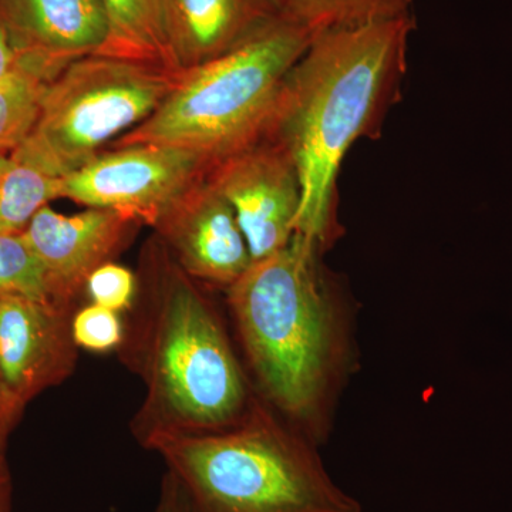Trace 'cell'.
<instances>
[{
  "instance_id": "obj_1",
  "label": "cell",
  "mask_w": 512,
  "mask_h": 512,
  "mask_svg": "<svg viewBox=\"0 0 512 512\" xmlns=\"http://www.w3.org/2000/svg\"><path fill=\"white\" fill-rule=\"evenodd\" d=\"M414 29L410 13L319 33L286 77L266 136L282 144L298 167L296 234L323 252L342 235L340 167L357 140L377 137L399 100Z\"/></svg>"
},
{
  "instance_id": "obj_2",
  "label": "cell",
  "mask_w": 512,
  "mask_h": 512,
  "mask_svg": "<svg viewBox=\"0 0 512 512\" xmlns=\"http://www.w3.org/2000/svg\"><path fill=\"white\" fill-rule=\"evenodd\" d=\"M322 254L295 234L225 291L256 394L316 446L353 365L349 309Z\"/></svg>"
},
{
  "instance_id": "obj_3",
  "label": "cell",
  "mask_w": 512,
  "mask_h": 512,
  "mask_svg": "<svg viewBox=\"0 0 512 512\" xmlns=\"http://www.w3.org/2000/svg\"><path fill=\"white\" fill-rule=\"evenodd\" d=\"M117 353L146 390L131 421L143 447L163 434L231 429L259 397L221 312L160 241L148 248Z\"/></svg>"
},
{
  "instance_id": "obj_4",
  "label": "cell",
  "mask_w": 512,
  "mask_h": 512,
  "mask_svg": "<svg viewBox=\"0 0 512 512\" xmlns=\"http://www.w3.org/2000/svg\"><path fill=\"white\" fill-rule=\"evenodd\" d=\"M144 447L163 457L192 512H362L333 483L316 444L261 397L231 429L163 434Z\"/></svg>"
},
{
  "instance_id": "obj_5",
  "label": "cell",
  "mask_w": 512,
  "mask_h": 512,
  "mask_svg": "<svg viewBox=\"0 0 512 512\" xmlns=\"http://www.w3.org/2000/svg\"><path fill=\"white\" fill-rule=\"evenodd\" d=\"M313 37L284 18L237 49L180 73L160 107L111 147L183 148L212 167L265 136L286 77Z\"/></svg>"
},
{
  "instance_id": "obj_6",
  "label": "cell",
  "mask_w": 512,
  "mask_h": 512,
  "mask_svg": "<svg viewBox=\"0 0 512 512\" xmlns=\"http://www.w3.org/2000/svg\"><path fill=\"white\" fill-rule=\"evenodd\" d=\"M180 73L157 64L90 55L47 83L35 124L12 156L62 178L144 123Z\"/></svg>"
},
{
  "instance_id": "obj_7",
  "label": "cell",
  "mask_w": 512,
  "mask_h": 512,
  "mask_svg": "<svg viewBox=\"0 0 512 512\" xmlns=\"http://www.w3.org/2000/svg\"><path fill=\"white\" fill-rule=\"evenodd\" d=\"M198 154L160 144H131L97 154L60 178V198L119 212L154 227L178 198L207 177Z\"/></svg>"
},
{
  "instance_id": "obj_8",
  "label": "cell",
  "mask_w": 512,
  "mask_h": 512,
  "mask_svg": "<svg viewBox=\"0 0 512 512\" xmlns=\"http://www.w3.org/2000/svg\"><path fill=\"white\" fill-rule=\"evenodd\" d=\"M208 183L231 205L252 262L285 248L302 204L298 167L288 150L265 136L212 165Z\"/></svg>"
},
{
  "instance_id": "obj_9",
  "label": "cell",
  "mask_w": 512,
  "mask_h": 512,
  "mask_svg": "<svg viewBox=\"0 0 512 512\" xmlns=\"http://www.w3.org/2000/svg\"><path fill=\"white\" fill-rule=\"evenodd\" d=\"M76 309L0 293V386L19 414L73 375L79 360L72 335Z\"/></svg>"
},
{
  "instance_id": "obj_10",
  "label": "cell",
  "mask_w": 512,
  "mask_h": 512,
  "mask_svg": "<svg viewBox=\"0 0 512 512\" xmlns=\"http://www.w3.org/2000/svg\"><path fill=\"white\" fill-rule=\"evenodd\" d=\"M153 228L175 264L202 286L227 291L252 264L237 215L207 177L178 198Z\"/></svg>"
},
{
  "instance_id": "obj_11",
  "label": "cell",
  "mask_w": 512,
  "mask_h": 512,
  "mask_svg": "<svg viewBox=\"0 0 512 512\" xmlns=\"http://www.w3.org/2000/svg\"><path fill=\"white\" fill-rule=\"evenodd\" d=\"M138 225L119 212L86 208L64 215L45 205L23 235L60 301L79 308L89 276L123 251Z\"/></svg>"
},
{
  "instance_id": "obj_12",
  "label": "cell",
  "mask_w": 512,
  "mask_h": 512,
  "mask_svg": "<svg viewBox=\"0 0 512 512\" xmlns=\"http://www.w3.org/2000/svg\"><path fill=\"white\" fill-rule=\"evenodd\" d=\"M0 18L19 59L53 76L74 60L100 53L109 37L100 0H0Z\"/></svg>"
},
{
  "instance_id": "obj_13",
  "label": "cell",
  "mask_w": 512,
  "mask_h": 512,
  "mask_svg": "<svg viewBox=\"0 0 512 512\" xmlns=\"http://www.w3.org/2000/svg\"><path fill=\"white\" fill-rule=\"evenodd\" d=\"M178 73L217 59L284 19L278 0H165Z\"/></svg>"
},
{
  "instance_id": "obj_14",
  "label": "cell",
  "mask_w": 512,
  "mask_h": 512,
  "mask_svg": "<svg viewBox=\"0 0 512 512\" xmlns=\"http://www.w3.org/2000/svg\"><path fill=\"white\" fill-rule=\"evenodd\" d=\"M109 37L97 55L121 57L175 70L167 33L165 0H100Z\"/></svg>"
},
{
  "instance_id": "obj_15",
  "label": "cell",
  "mask_w": 512,
  "mask_h": 512,
  "mask_svg": "<svg viewBox=\"0 0 512 512\" xmlns=\"http://www.w3.org/2000/svg\"><path fill=\"white\" fill-rule=\"evenodd\" d=\"M60 198V178L10 154H0V234H20L49 202Z\"/></svg>"
},
{
  "instance_id": "obj_16",
  "label": "cell",
  "mask_w": 512,
  "mask_h": 512,
  "mask_svg": "<svg viewBox=\"0 0 512 512\" xmlns=\"http://www.w3.org/2000/svg\"><path fill=\"white\" fill-rule=\"evenodd\" d=\"M278 3L285 18L316 36L410 15L413 0H278Z\"/></svg>"
},
{
  "instance_id": "obj_17",
  "label": "cell",
  "mask_w": 512,
  "mask_h": 512,
  "mask_svg": "<svg viewBox=\"0 0 512 512\" xmlns=\"http://www.w3.org/2000/svg\"><path fill=\"white\" fill-rule=\"evenodd\" d=\"M39 64L19 59L0 83V154H10L28 137L47 83L55 79Z\"/></svg>"
},
{
  "instance_id": "obj_18",
  "label": "cell",
  "mask_w": 512,
  "mask_h": 512,
  "mask_svg": "<svg viewBox=\"0 0 512 512\" xmlns=\"http://www.w3.org/2000/svg\"><path fill=\"white\" fill-rule=\"evenodd\" d=\"M0 293H16L36 301L76 308L60 301L23 232L0 234Z\"/></svg>"
},
{
  "instance_id": "obj_19",
  "label": "cell",
  "mask_w": 512,
  "mask_h": 512,
  "mask_svg": "<svg viewBox=\"0 0 512 512\" xmlns=\"http://www.w3.org/2000/svg\"><path fill=\"white\" fill-rule=\"evenodd\" d=\"M72 335L79 350L117 352L124 339V315L89 302L74 311Z\"/></svg>"
},
{
  "instance_id": "obj_20",
  "label": "cell",
  "mask_w": 512,
  "mask_h": 512,
  "mask_svg": "<svg viewBox=\"0 0 512 512\" xmlns=\"http://www.w3.org/2000/svg\"><path fill=\"white\" fill-rule=\"evenodd\" d=\"M138 292V275L126 266L107 262L87 279L84 295L90 303L119 313L130 311Z\"/></svg>"
},
{
  "instance_id": "obj_21",
  "label": "cell",
  "mask_w": 512,
  "mask_h": 512,
  "mask_svg": "<svg viewBox=\"0 0 512 512\" xmlns=\"http://www.w3.org/2000/svg\"><path fill=\"white\" fill-rule=\"evenodd\" d=\"M154 512H192L183 485L170 471H167L161 483L160 498Z\"/></svg>"
},
{
  "instance_id": "obj_22",
  "label": "cell",
  "mask_w": 512,
  "mask_h": 512,
  "mask_svg": "<svg viewBox=\"0 0 512 512\" xmlns=\"http://www.w3.org/2000/svg\"><path fill=\"white\" fill-rule=\"evenodd\" d=\"M18 63V52H16L15 46H13L5 23L0 18V83L16 69Z\"/></svg>"
},
{
  "instance_id": "obj_23",
  "label": "cell",
  "mask_w": 512,
  "mask_h": 512,
  "mask_svg": "<svg viewBox=\"0 0 512 512\" xmlns=\"http://www.w3.org/2000/svg\"><path fill=\"white\" fill-rule=\"evenodd\" d=\"M22 414L13 409L0 386V454H6L10 433L19 423Z\"/></svg>"
},
{
  "instance_id": "obj_24",
  "label": "cell",
  "mask_w": 512,
  "mask_h": 512,
  "mask_svg": "<svg viewBox=\"0 0 512 512\" xmlns=\"http://www.w3.org/2000/svg\"><path fill=\"white\" fill-rule=\"evenodd\" d=\"M0 512H12V480L6 454H0Z\"/></svg>"
}]
</instances>
